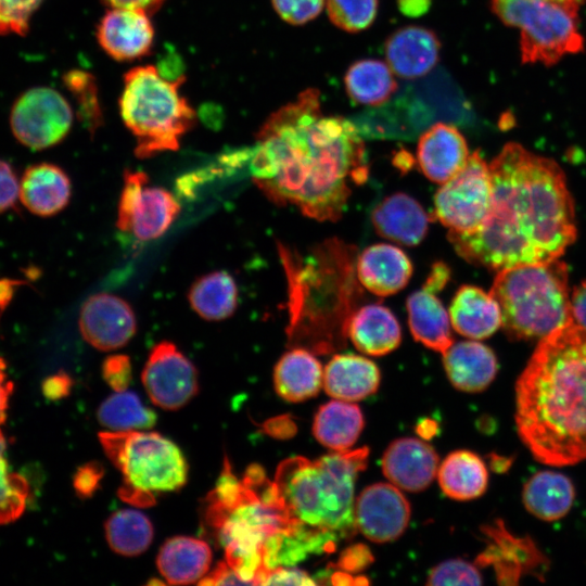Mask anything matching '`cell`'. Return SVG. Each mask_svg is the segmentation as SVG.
<instances>
[{"mask_svg":"<svg viewBox=\"0 0 586 586\" xmlns=\"http://www.w3.org/2000/svg\"><path fill=\"white\" fill-rule=\"evenodd\" d=\"M200 585H245L239 575L230 568L227 562H219L215 569L201 578Z\"/></svg>","mask_w":586,"mask_h":586,"instance_id":"cell-49","label":"cell"},{"mask_svg":"<svg viewBox=\"0 0 586 586\" xmlns=\"http://www.w3.org/2000/svg\"><path fill=\"white\" fill-rule=\"evenodd\" d=\"M271 4L282 21L300 26L315 20L323 10L326 0H271Z\"/></svg>","mask_w":586,"mask_h":586,"instance_id":"cell-42","label":"cell"},{"mask_svg":"<svg viewBox=\"0 0 586 586\" xmlns=\"http://www.w3.org/2000/svg\"><path fill=\"white\" fill-rule=\"evenodd\" d=\"M449 277L450 270L448 266L442 262L435 263L432 266V269L425 280L423 288L437 293L442 289H444V286L449 280Z\"/></svg>","mask_w":586,"mask_h":586,"instance_id":"cell-53","label":"cell"},{"mask_svg":"<svg viewBox=\"0 0 586 586\" xmlns=\"http://www.w3.org/2000/svg\"><path fill=\"white\" fill-rule=\"evenodd\" d=\"M379 0H326L331 23L347 33L369 28L378 13Z\"/></svg>","mask_w":586,"mask_h":586,"instance_id":"cell-39","label":"cell"},{"mask_svg":"<svg viewBox=\"0 0 586 586\" xmlns=\"http://www.w3.org/2000/svg\"><path fill=\"white\" fill-rule=\"evenodd\" d=\"M266 433L273 437L284 438L291 436L296 428L289 417H277L264 423Z\"/></svg>","mask_w":586,"mask_h":586,"instance_id":"cell-54","label":"cell"},{"mask_svg":"<svg viewBox=\"0 0 586 586\" xmlns=\"http://www.w3.org/2000/svg\"><path fill=\"white\" fill-rule=\"evenodd\" d=\"M578 9L555 0H491L498 20L519 30L522 62L546 66L584 50Z\"/></svg>","mask_w":586,"mask_h":586,"instance_id":"cell-7","label":"cell"},{"mask_svg":"<svg viewBox=\"0 0 586 586\" xmlns=\"http://www.w3.org/2000/svg\"><path fill=\"white\" fill-rule=\"evenodd\" d=\"M183 77L169 79L154 65L137 66L124 76L119 112L136 139L135 154L150 158L179 149L196 113L180 93Z\"/></svg>","mask_w":586,"mask_h":586,"instance_id":"cell-6","label":"cell"},{"mask_svg":"<svg viewBox=\"0 0 586 586\" xmlns=\"http://www.w3.org/2000/svg\"><path fill=\"white\" fill-rule=\"evenodd\" d=\"M357 528L369 540L387 543L398 538L410 519V505L394 484L366 487L355 502Z\"/></svg>","mask_w":586,"mask_h":586,"instance_id":"cell-13","label":"cell"},{"mask_svg":"<svg viewBox=\"0 0 586 586\" xmlns=\"http://www.w3.org/2000/svg\"><path fill=\"white\" fill-rule=\"evenodd\" d=\"M320 109L319 91L307 89L269 116L257 132L250 171L271 202L334 221L346 207L351 184L365 182L369 169L357 127Z\"/></svg>","mask_w":586,"mask_h":586,"instance_id":"cell-1","label":"cell"},{"mask_svg":"<svg viewBox=\"0 0 586 586\" xmlns=\"http://www.w3.org/2000/svg\"><path fill=\"white\" fill-rule=\"evenodd\" d=\"M380 371L371 360L353 354L335 355L326 366L323 386L334 399L357 402L373 394Z\"/></svg>","mask_w":586,"mask_h":586,"instance_id":"cell-26","label":"cell"},{"mask_svg":"<svg viewBox=\"0 0 586 586\" xmlns=\"http://www.w3.org/2000/svg\"><path fill=\"white\" fill-rule=\"evenodd\" d=\"M515 391L518 432L536 459L586 458V330L570 321L540 339Z\"/></svg>","mask_w":586,"mask_h":586,"instance_id":"cell-3","label":"cell"},{"mask_svg":"<svg viewBox=\"0 0 586 586\" xmlns=\"http://www.w3.org/2000/svg\"><path fill=\"white\" fill-rule=\"evenodd\" d=\"M394 76L386 62L362 59L347 68L344 87L354 102L377 106L386 102L396 91L397 82Z\"/></svg>","mask_w":586,"mask_h":586,"instance_id":"cell-33","label":"cell"},{"mask_svg":"<svg viewBox=\"0 0 586 586\" xmlns=\"http://www.w3.org/2000/svg\"><path fill=\"white\" fill-rule=\"evenodd\" d=\"M64 85L76 98L80 122L93 135L102 122L93 76L84 71H72L64 76Z\"/></svg>","mask_w":586,"mask_h":586,"instance_id":"cell-38","label":"cell"},{"mask_svg":"<svg viewBox=\"0 0 586 586\" xmlns=\"http://www.w3.org/2000/svg\"><path fill=\"white\" fill-rule=\"evenodd\" d=\"M417 432L421 437L431 438L437 432V424L432 420H423L417 426Z\"/></svg>","mask_w":586,"mask_h":586,"instance_id":"cell-57","label":"cell"},{"mask_svg":"<svg viewBox=\"0 0 586 586\" xmlns=\"http://www.w3.org/2000/svg\"><path fill=\"white\" fill-rule=\"evenodd\" d=\"M371 220L381 237L402 245L415 246L426 235L430 216L413 198L397 192L373 208Z\"/></svg>","mask_w":586,"mask_h":586,"instance_id":"cell-21","label":"cell"},{"mask_svg":"<svg viewBox=\"0 0 586 586\" xmlns=\"http://www.w3.org/2000/svg\"><path fill=\"white\" fill-rule=\"evenodd\" d=\"M574 497V486L569 477L552 471L534 474L523 488L525 508L545 521L564 517L571 509Z\"/></svg>","mask_w":586,"mask_h":586,"instance_id":"cell-30","label":"cell"},{"mask_svg":"<svg viewBox=\"0 0 586 586\" xmlns=\"http://www.w3.org/2000/svg\"><path fill=\"white\" fill-rule=\"evenodd\" d=\"M396 2L402 14L419 17L430 10L432 0H396Z\"/></svg>","mask_w":586,"mask_h":586,"instance_id":"cell-56","label":"cell"},{"mask_svg":"<svg viewBox=\"0 0 586 586\" xmlns=\"http://www.w3.org/2000/svg\"><path fill=\"white\" fill-rule=\"evenodd\" d=\"M368 448L335 451L315 461H282L275 484L290 518L313 534L336 543L355 533L354 486L367 466Z\"/></svg>","mask_w":586,"mask_h":586,"instance_id":"cell-4","label":"cell"},{"mask_svg":"<svg viewBox=\"0 0 586 586\" xmlns=\"http://www.w3.org/2000/svg\"><path fill=\"white\" fill-rule=\"evenodd\" d=\"M442 491L450 498L469 500L486 489L488 474L482 459L469 450L449 454L437 470Z\"/></svg>","mask_w":586,"mask_h":586,"instance_id":"cell-32","label":"cell"},{"mask_svg":"<svg viewBox=\"0 0 586 586\" xmlns=\"http://www.w3.org/2000/svg\"><path fill=\"white\" fill-rule=\"evenodd\" d=\"M449 318L459 334L472 340L486 339L501 326L498 303L491 293L475 285L466 284L457 290Z\"/></svg>","mask_w":586,"mask_h":586,"instance_id":"cell-25","label":"cell"},{"mask_svg":"<svg viewBox=\"0 0 586 586\" xmlns=\"http://www.w3.org/2000/svg\"><path fill=\"white\" fill-rule=\"evenodd\" d=\"M102 375L115 392H123L132 378L130 359L126 355H112L102 365Z\"/></svg>","mask_w":586,"mask_h":586,"instance_id":"cell-43","label":"cell"},{"mask_svg":"<svg viewBox=\"0 0 586 586\" xmlns=\"http://www.w3.org/2000/svg\"><path fill=\"white\" fill-rule=\"evenodd\" d=\"M570 300L572 321L586 330V280L574 289Z\"/></svg>","mask_w":586,"mask_h":586,"instance_id":"cell-50","label":"cell"},{"mask_svg":"<svg viewBox=\"0 0 586 586\" xmlns=\"http://www.w3.org/2000/svg\"><path fill=\"white\" fill-rule=\"evenodd\" d=\"M20 196V183L11 166L0 160V213L11 208Z\"/></svg>","mask_w":586,"mask_h":586,"instance_id":"cell-45","label":"cell"},{"mask_svg":"<svg viewBox=\"0 0 586 586\" xmlns=\"http://www.w3.org/2000/svg\"><path fill=\"white\" fill-rule=\"evenodd\" d=\"M489 293L514 340L543 339L572 321L568 267L559 258L501 269Z\"/></svg>","mask_w":586,"mask_h":586,"instance_id":"cell-5","label":"cell"},{"mask_svg":"<svg viewBox=\"0 0 586 586\" xmlns=\"http://www.w3.org/2000/svg\"><path fill=\"white\" fill-rule=\"evenodd\" d=\"M110 8H131L143 10L150 15L156 12L166 0H101Z\"/></svg>","mask_w":586,"mask_h":586,"instance_id":"cell-55","label":"cell"},{"mask_svg":"<svg viewBox=\"0 0 586 586\" xmlns=\"http://www.w3.org/2000/svg\"><path fill=\"white\" fill-rule=\"evenodd\" d=\"M364 417L357 405L334 399L316 413L313 432L316 440L334 451H346L357 441Z\"/></svg>","mask_w":586,"mask_h":586,"instance_id":"cell-31","label":"cell"},{"mask_svg":"<svg viewBox=\"0 0 586 586\" xmlns=\"http://www.w3.org/2000/svg\"><path fill=\"white\" fill-rule=\"evenodd\" d=\"M492 199L489 164L475 151L435 193L433 216L448 231L471 233L486 220Z\"/></svg>","mask_w":586,"mask_h":586,"instance_id":"cell-9","label":"cell"},{"mask_svg":"<svg viewBox=\"0 0 586 586\" xmlns=\"http://www.w3.org/2000/svg\"><path fill=\"white\" fill-rule=\"evenodd\" d=\"M141 380L150 399L166 410L183 407L199 391L196 368L175 344L166 341L152 348Z\"/></svg>","mask_w":586,"mask_h":586,"instance_id":"cell-12","label":"cell"},{"mask_svg":"<svg viewBox=\"0 0 586 586\" xmlns=\"http://www.w3.org/2000/svg\"><path fill=\"white\" fill-rule=\"evenodd\" d=\"M467 141L457 127L436 123L419 137L417 163L423 175L433 182L450 179L469 157Z\"/></svg>","mask_w":586,"mask_h":586,"instance_id":"cell-19","label":"cell"},{"mask_svg":"<svg viewBox=\"0 0 586 586\" xmlns=\"http://www.w3.org/2000/svg\"><path fill=\"white\" fill-rule=\"evenodd\" d=\"M347 336L355 347L370 356H382L400 343L402 331L395 315L378 303L361 306L347 322Z\"/></svg>","mask_w":586,"mask_h":586,"instance_id":"cell-24","label":"cell"},{"mask_svg":"<svg viewBox=\"0 0 586 586\" xmlns=\"http://www.w3.org/2000/svg\"><path fill=\"white\" fill-rule=\"evenodd\" d=\"M73 119L72 106L59 91L36 87L15 101L10 125L21 143L42 150L61 142L69 132Z\"/></svg>","mask_w":586,"mask_h":586,"instance_id":"cell-11","label":"cell"},{"mask_svg":"<svg viewBox=\"0 0 586 586\" xmlns=\"http://www.w3.org/2000/svg\"><path fill=\"white\" fill-rule=\"evenodd\" d=\"M72 386V378L67 373L60 371L44 379L41 384V391L46 398L59 400L71 393Z\"/></svg>","mask_w":586,"mask_h":586,"instance_id":"cell-48","label":"cell"},{"mask_svg":"<svg viewBox=\"0 0 586 586\" xmlns=\"http://www.w3.org/2000/svg\"><path fill=\"white\" fill-rule=\"evenodd\" d=\"M332 583L334 585L356 584V577H353L348 573L341 571V572L334 573V575L332 576Z\"/></svg>","mask_w":586,"mask_h":586,"instance_id":"cell-58","label":"cell"},{"mask_svg":"<svg viewBox=\"0 0 586 586\" xmlns=\"http://www.w3.org/2000/svg\"><path fill=\"white\" fill-rule=\"evenodd\" d=\"M493 199L474 232L448 231L468 263L492 270L558 259L576 238L565 176L552 160L507 143L489 163Z\"/></svg>","mask_w":586,"mask_h":586,"instance_id":"cell-2","label":"cell"},{"mask_svg":"<svg viewBox=\"0 0 586 586\" xmlns=\"http://www.w3.org/2000/svg\"><path fill=\"white\" fill-rule=\"evenodd\" d=\"M555 1L565 3V4H573V5H578L579 7L586 0H555Z\"/></svg>","mask_w":586,"mask_h":586,"instance_id":"cell-59","label":"cell"},{"mask_svg":"<svg viewBox=\"0 0 586 586\" xmlns=\"http://www.w3.org/2000/svg\"><path fill=\"white\" fill-rule=\"evenodd\" d=\"M412 275V264L399 247L378 243L366 247L356 260V276L371 293L387 296L404 289Z\"/></svg>","mask_w":586,"mask_h":586,"instance_id":"cell-20","label":"cell"},{"mask_svg":"<svg viewBox=\"0 0 586 586\" xmlns=\"http://www.w3.org/2000/svg\"><path fill=\"white\" fill-rule=\"evenodd\" d=\"M384 475L395 486L407 492H420L434 480L438 456L425 442L405 437L394 441L382 458Z\"/></svg>","mask_w":586,"mask_h":586,"instance_id":"cell-17","label":"cell"},{"mask_svg":"<svg viewBox=\"0 0 586 586\" xmlns=\"http://www.w3.org/2000/svg\"><path fill=\"white\" fill-rule=\"evenodd\" d=\"M483 531L489 542L476 559V564L492 565L498 583L513 585L522 576L536 575L543 571L544 556L531 539L512 535L499 520L484 526Z\"/></svg>","mask_w":586,"mask_h":586,"instance_id":"cell-15","label":"cell"},{"mask_svg":"<svg viewBox=\"0 0 586 586\" xmlns=\"http://www.w3.org/2000/svg\"><path fill=\"white\" fill-rule=\"evenodd\" d=\"M307 573L293 568L277 566L267 570L260 585H314Z\"/></svg>","mask_w":586,"mask_h":586,"instance_id":"cell-46","label":"cell"},{"mask_svg":"<svg viewBox=\"0 0 586 586\" xmlns=\"http://www.w3.org/2000/svg\"><path fill=\"white\" fill-rule=\"evenodd\" d=\"M188 298L192 309L203 319L224 320L238 307V286L229 272L213 271L191 285Z\"/></svg>","mask_w":586,"mask_h":586,"instance_id":"cell-34","label":"cell"},{"mask_svg":"<svg viewBox=\"0 0 586 586\" xmlns=\"http://www.w3.org/2000/svg\"><path fill=\"white\" fill-rule=\"evenodd\" d=\"M99 440L124 485L155 494L182 487L188 468L179 447L154 432H101Z\"/></svg>","mask_w":586,"mask_h":586,"instance_id":"cell-8","label":"cell"},{"mask_svg":"<svg viewBox=\"0 0 586 586\" xmlns=\"http://www.w3.org/2000/svg\"><path fill=\"white\" fill-rule=\"evenodd\" d=\"M13 382L9 379L5 361L0 357V425L7 419L10 396L13 392Z\"/></svg>","mask_w":586,"mask_h":586,"instance_id":"cell-52","label":"cell"},{"mask_svg":"<svg viewBox=\"0 0 586 586\" xmlns=\"http://www.w3.org/2000/svg\"><path fill=\"white\" fill-rule=\"evenodd\" d=\"M373 561L369 548L357 544L346 548L340 556L336 566L346 572H358Z\"/></svg>","mask_w":586,"mask_h":586,"instance_id":"cell-47","label":"cell"},{"mask_svg":"<svg viewBox=\"0 0 586 586\" xmlns=\"http://www.w3.org/2000/svg\"><path fill=\"white\" fill-rule=\"evenodd\" d=\"M78 326L82 337L100 351H114L135 335L137 321L131 306L110 293L90 296L82 305Z\"/></svg>","mask_w":586,"mask_h":586,"instance_id":"cell-14","label":"cell"},{"mask_svg":"<svg viewBox=\"0 0 586 586\" xmlns=\"http://www.w3.org/2000/svg\"><path fill=\"white\" fill-rule=\"evenodd\" d=\"M29 495L28 481L10 469L7 440L0 429V525L12 523L24 513Z\"/></svg>","mask_w":586,"mask_h":586,"instance_id":"cell-37","label":"cell"},{"mask_svg":"<svg viewBox=\"0 0 586 586\" xmlns=\"http://www.w3.org/2000/svg\"><path fill=\"white\" fill-rule=\"evenodd\" d=\"M406 306L415 340L443 354L453 344L451 322L436 293L422 288L408 296Z\"/></svg>","mask_w":586,"mask_h":586,"instance_id":"cell-28","label":"cell"},{"mask_svg":"<svg viewBox=\"0 0 586 586\" xmlns=\"http://www.w3.org/2000/svg\"><path fill=\"white\" fill-rule=\"evenodd\" d=\"M119 498L129 505L145 508L155 504V495L149 494L133 487L122 485L117 492Z\"/></svg>","mask_w":586,"mask_h":586,"instance_id":"cell-51","label":"cell"},{"mask_svg":"<svg viewBox=\"0 0 586 586\" xmlns=\"http://www.w3.org/2000/svg\"><path fill=\"white\" fill-rule=\"evenodd\" d=\"M105 536L115 552L123 556H137L150 546L153 539V525L143 513L137 510H119L105 522Z\"/></svg>","mask_w":586,"mask_h":586,"instance_id":"cell-35","label":"cell"},{"mask_svg":"<svg viewBox=\"0 0 586 586\" xmlns=\"http://www.w3.org/2000/svg\"><path fill=\"white\" fill-rule=\"evenodd\" d=\"M97 39L111 58L132 61L151 51L154 27L150 14L143 10L110 8L99 23Z\"/></svg>","mask_w":586,"mask_h":586,"instance_id":"cell-16","label":"cell"},{"mask_svg":"<svg viewBox=\"0 0 586 586\" xmlns=\"http://www.w3.org/2000/svg\"><path fill=\"white\" fill-rule=\"evenodd\" d=\"M104 469L101 463L92 461L82 464L74 474L73 485L76 494L80 498L91 497L100 487Z\"/></svg>","mask_w":586,"mask_h":586,"instance_id":"cell-44","label":"cell"},{"mask_svg":"<svg viewBox=\"0 0 586 586\" xmlns=\"http://www.w3.org/2000/svg\"><path fill=\"white\" fill-rule=\"evenodd\" d=\"M428 585H480L482 576L477 568L464 560H447L431 570Z\"/></svg>","mask_w":586,"mask_h":586,"instance_id":"cell-41","label":"cell"},{"mask_svg":"<svg viewBox=\"0 0 586 586\" xmlns=\"http://www.w3.org/2000/svg\"><path fill=\"white\" fill-rule=\"evenodd\" d=\"M72 184L66 173L50 163L29 166L20 182V199L33 214L49 217L69 202Z\"/></svg>","mask_w":586,"mask_h":586,"instance_id":"cell-22","label":"cell"},{"mask_svg":"<svg viewBox=\"0 0 586 586\" xmlns=\"http://www.w3.org/2000/svg\"><path fill=\"white\" fill-rule=\"evenodd\" d=\"M98 420L111 431H138L151 429L156 415L145 407L133 392H116L98 409Z\"/></svg>","mask_w":586,"mask_h":586,"instance_id":"cell-36","label":"cell"},{"mask_svg":"<svg viewBox=\"0 0 586 586\" xmlns=\"http://www.w3.org/2000/svg\"><path fill=\"white\" fill-rule=\"evenodd\" d=\"M441 41L425 27L409 25L392 33L385 41L386 63L395 76L415 79L426 75L440 59Z\"/></svg>","mask_w":586,"mask_h":586,"instance_id":"cell-18","label":"cell"},{"mask_svg":"<svg viewBox=\"0 0 586 586\" xmlns=\"http://www.w3.org/2000/svg\"><path fill=\"white\" fill-rule=\"evenodd\" d=\"M212 562L207 543L189 536L167 539L160 549L156 564L162 576L173 585H186L203 578Z\"/></svg>","mask_w":586,"mask_h":586,"instance_id":"cell-27","label":"cell"},{"mask_svg":"<svg viewBox=\"0 0 586 586\" xmlns=\"http://www.w3.org/2000/svg\"><path fill=\"white\" fill-rule=\"evenodd\" d=\"M273 383L276 392L283 399L303 402L319 393L323 384L322 367L308 349L293 347L277 362Z\"/></svg>","mask_w":586,"mask_h":586,"instance_id":"cell-29","label":"cell"},{"mask_svg":"<svg viewBox=\"0 0 586 586\" xmlns=\"http://www.w3.org/2000/svg\"><path fill=\"white\" fill-rule=\"evenodd\" d=\"M443 364L451 384L470 393L486 388L498 369L493 351L476 341L451 344L443 353Z\"/></svg>","mask_w":586,"mask_h":586,"instance_id":"cell-23","label":"cell"},{"mask_svg":"<svg viewBox=\"0 0 586 586\" xmlns=\"http://www.w3.org/2000/svg\"><path fill=\"white\" fill-rule=\"evenodd\" d=\"M180 204L168 190L151 186L143 171L125 170L116 226L139 241L162 237L176 220Z\"/></svg>","mask_w":586,"mask_h":586,"instance_id":"cell-10","label":"cell"},{"mask_svg":"<svg viewBox=\"0 0 586 586\" xmlns=\"http://www.w3.org/2000/svg\"><path fill=\"white\" fill-rule=\"evenodd\" d=\"M43 0H0V35L24 36Z\"/></svg>","mask_w":586,"mask_h":586,"instance_id":"cell-40","label":"cell"}]
</instances>
